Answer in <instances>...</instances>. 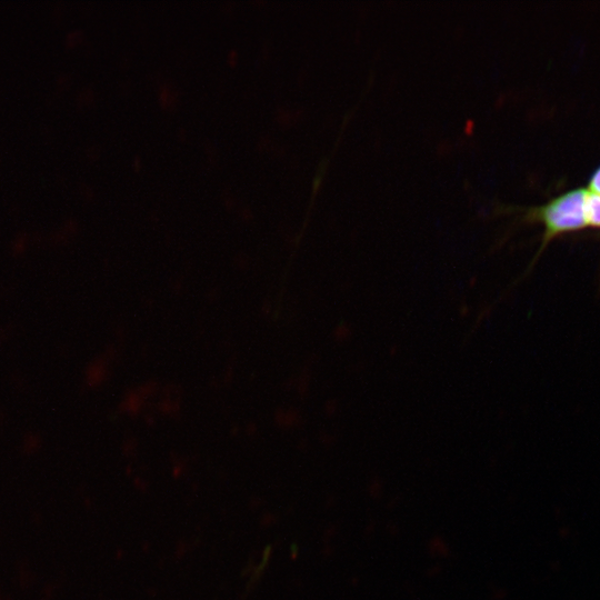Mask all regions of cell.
Wrapping results in <instances>:
<instances>
[{
  "mask_svg": "<svg viewBox=\"0 0 600 600\" xmlns=\"http://www.w3.org/2000/svg\"><path fill=\"white\" fill-rule=\"evenodd\" d=\"M586 192V188L573 189L550 199L542 206L523 209V219L539 222L543 227L540 251L556 237L587 227Z\"/></svg>",
  "mask_w": 600,
  "mask_h": 600,
  "instance_id": "obj_1",
  "label": "cell"
},
{
  "mask_svg": "<svg viewBox=\"0 0 600 600\" xmlns=\"http://www.w3.org/2000/svg\"><path fill=\"white\" fill-rule=\"evenodd\" d=\"M584 213L587 227H600V193L592 192L587 189L584 199Z\"/></svg>",
  "mask_w": 600,
  "mask_h": 600,
  "instance_id": "obj_2",
  "label": "cell"
},
{
  "mask_svg": "<svg viewBox=\"0 0 600 600\" xmlns=\"http://www.w3.org/2000/svg\"><path fill=\"white\" fill-rule=\"evenodd\" d=\"M588 189L592 192L600 193V167L591 176Z\"/></svg>",
  "mask_w": 600,
  "mask_h": 600,
  "instance_id": "obj_3",
  "label": "cell"
}]
</instances>
